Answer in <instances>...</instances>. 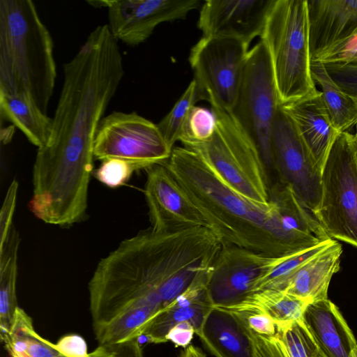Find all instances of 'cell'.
Segmentation results:
<instances>
[{
  "label": "cell",
  "mask_w": 357,
  "mask_h": 357,
  "mask_svg": "<svg viewBox=\"0 0 357 357\" xmlns=\"http://www.w3.org/2000/svg\"><path fill=\"white\" fill-rule=\"evenodd\" d=\"M146 170L144 192L152 231L169 233L198 227L211 229L208 220L164 163Z\"/></svg>",
  "instance_id": "obj_14"
},
{
  "label": "cell",
  "mask_w": 357,
  "mask_h": 357,
  "mask_svg": "<svg viewBox=\"0 0 357 357\" xmlns=\"http://www.w3.org/2000/svg\"><path fill=\"white\" fill-rule=\"evenodd\" d=\"M195 331L190 322H182L174 326L167 334L166 340L171 341L176 347L185 348L193 338Z\"/></svg>",
  "instance_id": "obj_36"
},
{
  "label": "cell",
  "mask_w": 357,
  "mask_h": 357,
  "mask_svg": "<svg viewBox=\"0 0 357 357\" xmlns=\"http://www.w3.org/2000/svg\"><path fill=\"white\" fill-rule=\"evenodd\" d=\"M88 3L108 9L109 29L117 40L130 46L144 42L165 22L184 19L199 7V0H101Z\"/></svg>",
  "instance_id": "obj_13"
},
{
  "label": "cell",
  "mask_w": 357,
  "mask_h": 357,
  "mask_svg": "<svg viewBox=\"0 0 357 357\" xmlns=\"http://www.w3.org/2000/svg\"><path fill=\"white\" fill-rule=\"evenodd\" d=\"M1 341L10 357H67L56 344L36 333L31 317L19 307L10 332Z\"/></svg>",
  "instance_id": "obj_25"
},
{
  "label": "cell",
  "mask_w": 357,
  "mask_h": 357,
  "mask_svg": "<svg viewBox=\"0 0 357 357\" xmlns=\"http://www.w3.org/2000/svg\"><path fill=\"white\" fill-rule=\"evenodd\" d=\"M329 75L357 106V63L324 64Z\"/></svg>",
  "instance_id": "obj_32"
},
{
  "label": "cell",
  "mask_w": 357,
  "mask_h": 357,
  "mask_svg": "<svg viewBox=\"0 0 357 357\" xmlns=\"http://www.w3.org/2000/svg\"><path fill=\"white\" fill-rule=\"evenodd\" d=\"M63 82L47 142L33 167L32 213L68 226L86 215L99 123L124 75L118 41L108 25L96 27L63 65Z\"/></svg>",
  "instance_id": "obj_1"
},
{
  "label": "cell",
  "mask_w": 357,
  "mask_h": 357,
  "mask_svg": "<svg viewBox=\"0 0 357 357\" xmlns=\"http://www.w3.org/2000/svg\"><path fill=\"white\" fill-rule=\"evenodd\" d=\"M280 106L316 94L311 71L307 0H275L260 36Z\"/></svg>",
  "instance_id": "obj_5"
},
{
  "label": "cell",
  "mask_w": 357,
  "mask_h": 357,
  "mask_svg": "<svg viewBox=\"0 0 357 357\" xmlns=\"http://www.w3.org/2000/svg\"><path fill=\"white\" fill-rule=\"evenodd\" d=\"M311 61L357 31V0H307Z\"/></svg>",
  "instance_id": "obj_16"
},
{
  "label": "cell",
  "mask_w": 357,
  "mask_h": 357,
  "mask_svg": "<svg viewBox=\"0 0 357 357\" xmlns=\"http://www.w3.org/2000/svg\"><path fill=\"white\" fill-rule=\"evenodd\" d=\"M164 164L224 244L280 257L320 243L275 202L259 204L232 190L195 151L174 147Z\"/></svg>",
  "instance_id": "obj_3"
},
{
  "label": "cell",
  "mask_w": 357,
  "mask_h": 357,
  "mask_svg": "<svg viewBox=\"0 0 357 357\" xmlns=\"http://www.w3.org/2000/svg\"><path fill=\"white\" fill-rule=\"evenodd\" d=\"M172 148L157 124L135 112L114 111L100 121L94 142V158H116L131 164L135 169L166 162Z\"/></svg>",
  "instance_id": "obj_9"
},
{
  "label": "cell",
  "mask_w": 357,
  "mask_h": 357,
  "mask_svg": "<svg viewBox=\"0 0 357 357\" xmlns=\"http://www.w3.org/2000/svg\"><path fill=\"white\" fill-rule=\"evenodd\" d=\"M53 50L32 1H0V92H26L46 113L56 78Z\"/></svg>",
  "instance_id": "obj_4"
},
{
  "label": "cell",
  "mask_w": 357,
  "mask_h": 357,
  "mask_svg": "<svg viewBox=\"0 0 357 357\" xmlns=\"http://www.w3.org/2000/svg\"><path fill=\"white\" fill-rule=\"evenodd\" d=\"M273 170L289 184L315 217L321 198V172L312 159L291 119L280 106L271 130Z\"/></svg>",
  "instance_id": "obj_11"
},
{
  "label": "cell",
  "mask_w": 357,
  "mask_h": 357,
  "mask_svg": "<svg viewBox=\"0 0 357 357\" xmlns=\"http://www.w3.org/2000/svg\"><path fill=\"white\" fill-rule=\"evenodd\" d=\"M275 257L223 244L212 265L207 284L213 307L231 309L241 303L253 293Z\"/></svg>",
  "instance_id": "obj_12"
},
{
  "label": "cell",
  "mask_w": 357,
  "mask_h": 357,
  "mask_svg": "<svg viewBox=\"0 0 357 357\" xmlns=\"http://www.w3.org/2000/svg\"><path fill=\"white\" fill-rule=\"evenodd\" d=\"M315 218L329 238L357 248V138L340 133L321 176V198Z\"/></svg>",
  "instance_id": "obj_7"
},
{
  "label": "cell",
  "mask_w": 357,
  "mask_h": 357,
  "mask_svg": "<svg viewBox=\"0 0 357 357\" xmlns=\"http://www.w3.org/2000/svg\"><path fill=\"white\" fill-rule=\"evenodd\" d=\"M223 245L209 228L156 233L151 228L123 240L101 259L89 282L93 328L130 309H166Z\"/></svg>",
  "instance_id": "obj_2"
},
{
  "label": "cell",
  "mask_w": 357,
  "mask_h": 357,
  "mask_svg": "<svg viewBox=\"0 0 357 357\" xmlns=\"http://www.w3.org/2000/svg\"><path fill=\"white\" fill-rule=\"evenodd\" d=\"M135 170L131 164L125 160L110 158L102 161L95 175L105 185L117 188L123 185Z\"/></svg>",
  "instance_id": "obj_31"
},
{
  "label": "cell",
  "mask_w": 357,
  "mask_h": 357,
  "mask_svg": "<svg viewBox=\"0 0 357 357\" xmlns=\"http://www.w3.org/2000/svg\"><path fill=\"white\" fill-rule=\"evenodd\" d=\"M249 45L236 39L203 36L192 48L198 100L214 102L231 111L239 91Z\"/></svg>",
  "instance_id": "obj_10"
},
{
  "label": "cell",
  "mask_w": 357,
  "mask_h": 357,
  "mask_svg": "<svg viewBox=\"0 0 357 357\" xmlns=\"http://www.w3.org/2000/svg\"><path fill=\"white\" fill-rule=\"evenodd\" d=\"M211 267L202 272L185 291L151 320L140 335L146 342H167L168 332L182 322H190L195 334L199 333L213 308L207 288Z\"/></svg>",
  "instance_id": "obj_17"
},
{
  "label": "cell",
  "mask_w": 357,
  "mask_h": 357,
  "mask_svg": "<svg viewBox=\"0 0 357 357\" xmlns=\"http://www.w3.org/2000/svg\"><path fill=\"white\" fill-rule=\"evenodd\" d=\"M112 357H144L142 345L135 337L110 347Z\"/></svg>",
  "instance_id": "obj_38"
},
{
  "label": "cell",
  "mask_w": 357,
  "mask_h": 357,
  "mask_svg": "<svg viewBox=\"0 0 357 357\" xmlns=\"http://www.w3.org/2000/svg\"><path fill=\"white\" fill-rule=\"evenodd\" d=\"M279 107L268 54L259 40L249 50L230 112L257 148L268 172L273 170L271 137Z\"/></svg>",
  "instance_id": "obj_8"
},
{
  "label": "cell",
  "mask_w": 357,
  "mask_h": 357,
  "mask_svg": "<svg viewBox=\"0 0 357 357\" xmlns=\"http://www.w3.org/2000/svg\"><path fill=\"white\" fill-rule=\"evenodd\" d=\"M210 105L216 119L213 137L206 142L184 147L198 154L232 190L251 201L268 204V170L257 148L230 111L214 102Z\"/></svg>",
  "instance_id": "obj_6"
},
{
  "label": "cell",
  "mask_w": 357,
  "mask_h": 357,
  "mask_svg": "<svg viewBox=\"0 0 357 357\" xmlns=\"http://www.w3.org/2000/svg\"><path fill=\"white\" fill-rule=\"evenodd\" d=\"M18 183L13 180L9 185L0 212V246L7 240L13 228V216L15 209Z\"/></svg>",
  "instance_id": "obj_33"
},
{
  "label": "cell",
  "mask_w": 357,
  "mask_h": 357,
  "mask_svg": "<svg viewBox=\"0 0 357 357\" xmlns=\"http://www.w3.org/2000/svg\"><path fill=\"white\" fill-rule=\"evenodd\" d=\"M178 357H206V356L201 349L194 345H188L181 351Z\"/></svg>",
  "instance_id": "obj_39"
},
{
  "label": "cell",
  "mask_w": 357,
  "mask_h": 357,
  "mask_svg": "<svg viewBox=\"0 0 357 357\" xmlns=\"http://www.w3.org/2000/svg\"><path fill=\"white\" fill-rule=\"evenodd\" d=\"M0 113L1 119L12 123L38 148L47 142L52 119L39 108L29 93L9 95L0 92Z\"/></svg>",
  "instance_id": "obj_22"
},
{
  "label": "cell",
  "mask_w": 357,
  "mask_h": 357,
  "mask_svg": "<svg viewBox=\"0 0 357 357\" xmlns=\"http://www.w3.org/2000/svg\"><path fill=\"white\" fill-rule=\"evenodd\" d=\"M18 232L13 227L7 240L0 246V335L1 340L10 331L18 307L16 296Z\"/></svg>",
  "instance_id": "obj_23"
},
{
  "label": "cell",
  "mask_w": 357,
  "mask_h": 357,
  "mask_svg": "<svg viewBox=\"0 0 357 357\" xmlns=\"http://www.w3.org/2000/svg\"><path fill=\"white\" fill-rule=\"evenodd\" d=\"M332 241V238H328L306 250L275 257L271 267L257 282L253 293L266 289L284 291L289 280L296 271L325 249Z\"/></svg>",
  "instance_id": "obj_28"
},
{
  "label": "cell",
  "mask_w": 357,
  "mask_h": 357,
  "mask_svg": "<svg viewBox=\"0 0 357 357\" xmlns=\"http://www.w3.org/2000/svg\"><path fill=\"white\" fill-rule=\"evenodd\" d=\"M275 0H208L201 7L198 27L203 36L238 40L250 45L261 36Z\"/></svg>",
  "instance_id": "obj_15"
},
{
  "label": "cell",
  "mask_w": 357,
  "mask_h": 357,
  "mask_svg": "<svg viewBox=\"0 0 357 357\" xmlns=\"http://www.w3.org/2000/svg\"><path fill=\"white\" fill-rule=\"evenodd\" d=\"M248 326L255 333L271 336L276 333V324L268 315L259 312H239Z\"/></svg>",
  "instance_id": "obj_34"
},
{
  "label": "cell",
  "mask_w": 357,
  "mask_h": 357,
  "mask_svg": "<svg viewBox=\"0 0 357 357\" xmlns=\"http://www.w3.org/2000/svg\"><path fill=\"white\" fill-rule=\"evenodd\" d=\"M56 344L59 351L67 357H85L89 354L84 340L77 335L63 336Z\"/></svg>",
  "instance_id": "obj_35"
},
{
  "label": "cell",
  "mask_w": 357,
  "mask_h": 357,
  "mask_svg": "<svg viewBox=\"0 0 357 357\" xmlns=\"http://www.w3.org/2000/svg\"><path fill=\"white\" fill-rule=\"evenodd\" d=\"M197 335L215 357H257L251 329L236 311L213 307Z\"/></svg>",
  "instance_id": "obj_19"
},
{
  "label": "cell",
  "mask_w": 357,
  "mask_h": 357,
  "mask_svg": "<svg viewBox=\"0 0 357 357\" xmlns=\"http://www.w3.org/2000/svg\"><path fill=\"white\" fill-rule=\"evenodd\" d=\"M308 357H327L320 348L315 337L304 319L297 321Z\"/></svg>",
  "instance_id": "obj_37"
},
{
  "label": "cell",
  "mask_w": 357,
  "mask_h": 357,
  "mask_svg": "<svg viewBox=\"0 0 357 357\" xmlns=\"http://www.w3.org/2000/svg\"><path fill=\"white\" fill-rule=\"evenodd\" d=\"M197 100V86L193 79L170 112L157 124L164 139L172 149L176 142L179 141L189 114Z\"/></svg>",
  "instance_id": "obj_29"
},
{
  "label": "cell",
  "mask_w": 357,
  "mask_h": 357,
  "mask_svg": "<svg viewBox=\"0 0 357 357\" xmlns=\"http://www.w3.org/2000/svg\"><path fill=\"white\" fill-rule=\"evenodd\" d=\"M303 319L327 357H352L356 340L339 308L328 298L309 304Z\"/></svg>",
  "instance_id": "obj_20"
},
{
  "label": "cell",
  "mask_w": 357,
  "mask_h": 357,
  "mask_svg": "<svg viewBox=\"0 0 357 357\" xmlns=\"http://www.w3.org/2000/svg\"><path fill=\"white\" fill-rule=\"evenodd\" d=\"M294 123L312 159L322 171L331 146L340 134L332 124L322 94L280 106Z\"/></svg>",
  "instance_id": "obj_18"
},
{
  "label": "cell",
  "mask_w": 357,
  "mask_h": 357,
  "mask_svg": "<svg viewBox=\"0 0 357 357\" xmlns=\"http://www.w3.org/2000/svg\"><path fill=\"white\" fill-rule=\"evenodd\" d=\"M158 314L149 307L128 310L107 323L93 328L96 339L100 346L110 347L138 337Z\"/></svg>",
  "instance_id": "obj_27"
},
{
  "label": "cell",
  "mask_w": 357,
  "mask_h": 357,
  "mask_svg": "<svg viewBox=\"0 0 357 357\" xmlns=\"http://www.w3.org/2000/svg\"><path fill=\"white\" fill-rule=\"evenodd\" d=\"M342 253V245L333 239L296 271L284 291L309 304L328 299L329 284L340 270Z\"/></svg>",
  "instance_id": "obj_21"
},
{
  "label": "cell",
  "mask_w": 357,
  "mask_h": 357,
  "mask_svg": "<svg viewBox=\"0 0 357 357\" xmlns=\"http://www.w3.org/2000/svg\"><path fill=\"white\" fill-rule=\"evenodd\" d=\"M308 305L285 291L266 289L252 293L241 303L227 310L259 312L268 315L275 324H285L303 319Z\"/></svg>",
  "instance_id": "obj_24"
},
{
  "label": "cell",
  "mask_w": 357,
  "mask_h": 357,
  "mask_svg": "<svg viewBox=\"0 0 357 357\" xmlns=\"http://www.w3.org/2000/svg\"><path fill=\"white\" fill-rule=\"evenodd\" d=\"M311 71L315 84L321 89L322 98L332 124L339 132H349L357 123V106L329 75L324 64L311 61Z\"/></svg>",
  "instance_id": "obj_26"
},
{
  "label": "cell",
  "mask_w": 357,
  "mask_h": 357,
  "mask_svg": "<svg viewBox=\"0 0 357 357\" xmlns=\"http://www.w3.org/2000/svg\"><path fill=\"white\" fill-rule=\"evenodd\" d=\"M216 119L212 110L195 105L187 119L179 141L184 146L206 142L213 137Z\"/></svg>",
  "instance_id": "obj_30"
}]
</instances>
